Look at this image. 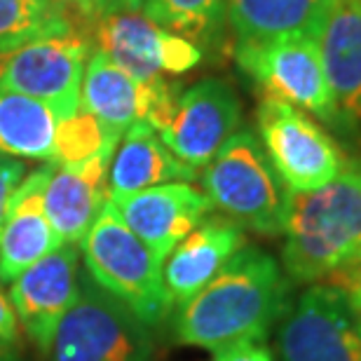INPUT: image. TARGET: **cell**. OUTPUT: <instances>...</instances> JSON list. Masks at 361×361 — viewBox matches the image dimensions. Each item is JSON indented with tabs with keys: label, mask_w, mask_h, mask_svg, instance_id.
I'll return each mask as SVG.
<instances>
[{
	"label": "cell",
	"mask_w": 361,
	"mask_h": 361,
	"mask_svg": "<svg viewBox=\"0 0 361 361\" xmlns=\"http://www.w3.org/2000/svg\"><path fill=\"white\" fill-rule=\"evenodd\" d=\"M291 302V279L268 251L244 247L176 314L178 343L209 352L265 341Z\"/></svg>",
	"instance_id": "cell-1"
},
{
	"label": "cell",
	"mask_w": 361,
	"mask_h": 361,
	"mask_svg": "<svg viewBox=\"0 0 361 361\" xmlns=\"http://www.w3.org/2000/svg\"><path fill=\"white\" fill-rule=\"evenodd\" d=\"M281 268L298 284H319L361 249V167H348L326 185L288 190Z\"/></svg>",
	"instance_id": "cell-2"
},
{
	"label": "cell",
	"mask_w": 361,
	"mask_h": 361,
	"mask_svg": "<svg viewBox=\"0 0 361 361\" xmlns=\"http://www.w3.org/2000/svg\"><path fill=\"white\" fill-rule=\"evenodd\" d=\"M202 169V192L226 219L263 237L284 233L288 188L274 171L258 134L237 129Z\"/></svg>",
	"instance_id": "cell-3"
},
{
	"label": "cell",
	"mask_w": 361,
	"mask_h": 361,
	"mask_svg": "<svg viewBox=\"0 0 361 361\" xmlns=\"http://www.w3.org/2000/svg\"><path fill=\"white\" fill-rule=\"evenodd\" d=\"M85 272L99 288L129 307L146 326H157L171 310L162 261L125 226L111 202L82 240Z\"/></svg>",
	"instance_id": "cell-4"
},
{
	"label": "cell",
	"mask_w": 361,
	"mask_h": 361,
	"mask_svg": "<svg viewBox=\"0 0 361 361\" xmlns=\"http://www.w3.org/2000/svg\"><path fill=\"white\" fill-rule=\"evenodd\" d=\"M47 355L49 361H153V343L146 324L82 272Z\"/></svg>",
	"instance_id": "cell-5"
},
{
	"label": "cell",
	"mask_w": 361,
	"mask_h": 361,
	"mask_svg": "<svg viewBox=\"0 0 361 361\" xmlns=\"http://www.w3.org/2000/svg\"><path fill=\"white\" fill-rule=\"evenodd\" d=\"M279 361H361V312L336 284H310L277 324Z\"/></svg>",
	"instance_id": "cell-6"
},
{
	"label": "cell",
	"mask_w": 361,
	"mask_h": 361,
	"mask_svg": "<svg viewBox=\"0 0 361 361\" xmlns=\"http://www.w3.org/2000/svg\"><path fill=\"white\" fill-rule=\"evenodd\" d=\"M256 125L265 155L291 192L326 185L348 167L326 129L286 101L265 97L256 111Z\"/></svg>",
	"instance_id": "cell-7"
},
{
	"label": "cell",
	"mask_w": 361,
	"mask_h": 361,
	"mask_svg": "<svg viewBox=\"0 0 361 361\" xmlns=\"http://www.w3.org/2000/svg\"><path fill=\"white\" fill-rule=\"evenodd\" d=\"M235 59L265 97L286 101L341 129L317 38L295 35L270 42H237Z\"/></svg>",
	"instance_id": "cell-8"
},
{
	"label": "cell",
	"mask_w": 361,
	"mask_h": 361,
	"mask_svg": "<svg viewBox=\"0 0 361 361\" xmlns=\"http://www.w3.org/2000/svg\"><path fill=\"white\" fill-rule=\"evenodd\" d=\"M90 42L82 33L49 35L0 52V90L38 99L68 118L80 108L85 63Z\"/></svg>",
	"instance_id": "cell-9"
},
{
	"label": "cell",
	"mask_w": 361,
	"mask_h": 361,
	"mask_svg": "<svg viewBox=\"0 0 361 361\" xmlns=\"http://www.w3.org/2000/svg\"><path fill=\"white\" fill-rule=\"evenodd\" d=\"M92 28L94 49L141 82L183 75L202 61V49L192 40L157 26L141 10L104 14Z\"/></svg>",
	"instance_id": "cell-10"
},
{
	"label": "cell",
	"mask_w": 361,
	"mask_h": 361,
	"mask_svg": "<svg viewBox=\"0 0 361 361\" xmlns=\"http://www.w3.org/2000/svg\"><path fill=\"white\" fill-rule=\"evenodd\" d=\"M242 104L226 80L207 78L180 92L155 132L188 167L202 169L240 129Z\"/></svg>",
	"instance_id": "cell-11"
},
{
	"label": "cell",
	"mask_w": 361,
	"mask_h": 361,
	"mask_svg": "<svg viewBox=\"0 0 361 361\" xmlns=\"http://www.w3.org/2000/svg\"><path fill=\"white\" fill-rule=\"evenodd\" d=\"M178 94V87L167 78L141 82L108 59L104 52L94 49L85 63L80 106L108 132L122 136L134 122L141 120L157 127L169 115Z\"/></svg>",
	"instance_id": "cell-12"
},
{
	"label": "cell",
	"mask_w": 361,
	"mask_h": 361,
	"mask_svg": "<svg viewBox=\"0 0 361 361\" xmlns=\"http://www.w3.org/2000/svg\"><path fill=\"white\" fill-rule=\"evenodd\" d=\"M78 288H80L78 244H61L10 284L7 298L12 302L17 322L42 352H49L54 331L75 302Z\"/></svg>",
	"instance_id": "cell-13"
},
{
	"label": "cell",
	"mask_w": 361,
	"mask_h": 361,
	"mask_svg": "<svg viewBox=\"0 0 361 361\" xmlns=\"http://www.w3.org/2000/svg\"><path fill=\"white\" fill-rule=\"evenodd\" d=\"M108 202L125 226L148 249H153L162 263L171 249L214 209L207 195L185 180L153 185L132 195H115Z\"/></svg>",
	"instance_id": "cell-14"
},
{
	"label": "cell",
	"mask_w": 361,
	"mask_h": 361,
	"mask_svg": "<svg viewBox=\"0 0 361 361\" xmlns=\"http://www.w3.org/2000/svg\"><path fill=\"white\" fill-rule=\"evenodd\" d=\"M118 143H106L85 162L52 167L45 185V212L61 244H82L101 209L111 200L108 171Z\"/></svg>",
	"instance_id": "cell-15"
},
{
	"label": "cell",
	"mask_w": 361,
	"mask_h": 361,
	"mask_svg": "<svg viewBox=\"0 0 361 361\" xmlns=\"http://www.w3.org/2000/svg\"><path fill=\"white\" fill-rule=\"evenodd\" d=\"M52 167L31 171L19 183L0 228V281L12 284L21 272L61 247L45 212V185Z\"/></svg>",
	"instance_id": "cell-16"
},
{
	"label": "cell",
	"mask_w": 361,
	"mask_h": 361,
	"mask_svg": "<svg viewBox=\"0 0 361 361\" xmlns=\"http://www.w3.org/2000/svg\"><path fill=\"white\" fill-rule=\"evenodd\" d=\"M319 52L343 132L361 127V0H334Z\"/></svg>",
	"instance_id": "cell-17"
},
{
	"label": "cell",
	"mask_w": 361,
	"mask_h": 361,
	"mask_svg": "<svg viewBox=\"0 0 361 361\" xmlns=\"http://www.w3.org/2000/svg\"><path fill=\"white\" fill-rule=\"evenodd\" d=\"M244 230L226 216H212L180 240L162 265L171 302L183 305L244 247Z\"/></svg>",
	"instance_id": "cell-18"
},
{
	"label": "cell",
	"mask_w": 361,
	"mask_h": 361,
	"mask_svg": "<svg viewBox=\"0 0 361 361\" xmlns=\"http://www.w3.org/2000/svg\"><path fill=\"white\" fill-rule=\"evenodd\" d=\"M195 178H197V169L180 162L164 146L155 127L141 120L122 134L115 148L111 171H108V188H111V197H115V195H132L153 185L176 183V180L190 183Z\"/></svg>",
	"instance_id": "cell-19"
},
{
	"label": "cell",
	"mask_w": 361,
	"mask_h": 361,
	"mask_svg": "<svg viewBox=\"0 0 361 361\" xmlns=\"http://www.w3.org/2000/svg\"><path fill=\"white\" fill-rule=\"evenodd\" d=\"M334 0H228L226 19L237 42L319 38Z\"/></svg>",
	"instance_id": "cell-20"
},
{
	"label": "cell",
	"mask_w": 361,
	"mask_h": 361,
	"mask_svg": "<svg viewBox=\"0 0 361 361\" xmlns=\"http://www.w3.org/2000/svg\"><path fill=\"white\" fill-rule=\"evenodd\" d=\"M59 113L26 94L0 90V155L54 162Z\"/></svg>",
	"instance_id": "cell-21"
},
{
	"label": "cell",
	"mask_w": 361,
	"mask_h": 361,
	"mask_svg": "<svg viewBox=\"0 0 361 361\" xmlns=\"http://www.w3.org/2000/svg\"><path fill=\"white\" fill-rule=\"evenodd\" d=\"M71 31L66 17L49 0H0V52Z\"/></svg>",
	"instance_id": "cell-22"
},
{
	"label": "cell",
	"mask_w": 361,
	"mask_h": 361,
	"mask_svg": "<svg viewBox=\"0 0 361 361\" xmlns=\"http://www.w3.org/2000/svg\"><path fill=\"white\" fill-rule=\"evenodd\" d=\"M228 0H146L141 12L188 40H214L226 24Z\"/></svg>",
	"instance_id": "cell-23"
},
{
	"label": "cell",
	"mask_w": 361,
	"mask_h": 361,
	"mask_svg": "<svg viewBox=\"0 0 361 361\" xmlns=\"http://www.w3.org/2000/svg\"><path fill=\"white\" fill-rule=\"evenodd\" d=\"M122 136L108 132L101 122L80 106L73 115L59 120L56 127L54 164H78L97 155L106 143L120 141Z\"/></svg>",
	"instance_id": "cell-24"
},
{
	"label": "cell",
	"mask_w": 361,
	"mask_h": 361,
	"mask_svg": "<svg viewBox=\"0 0 361 361\" xmlns=\"http://www.w3.org/2000/svg\"><path fill=\"white\" fill-rule=\"evenodd\" d=\"M24 174H26L24 162L17 160V157L0 155V228L5 223L7 209H10L14 192H17L19 183L24 180Z\"/></svg>",
	"instance_id": "cell-25"
},
{
	"label": "cell",
	"mask_w": 361,
	"mask_h": 361,
	"mask_svg": "<svg viewBox=\"0 0 361 361\" xmlns=\"http://www.w3.org/2000/svg\"><path fill=\"white\" fill-rule=\"evenodd\" d=\"M326 281H331V284H336L338 288H341V291L355 302V307L361 312V249L343 265L341 270H336L334 274H331Z\"/></svg>",
	"instance_id": "cell-26"
},
{
	"label": "cell",
	"mask_w": 361,
	"mask_h": 361,
	"mask_svg": "<svg viewBox=\"0 0 361 361\" xmlns=\"http://www.w3.org/2000/svg\"><path fill=\"white\" fill-rule=\"evenodd\" d=\"M214 361H274L265 341H244L214 352Z\"/></svg>",
	"instance_id": "cell-27"
},
{
	"label": "cell",
	"mask_w": 361,
	"mask_h": 361,
	"mask_svg": "<svg viewBox=\"0 0 361 361\" xmlns=\"http://www.w3.org/2000/svg\"><path fill=\"white\" fill-rule=\"evenodd\" d=\"M85 3V17L90 24H94L99 17L111 12H127V10H141L146 0H82Z\"/></svg>",
	"instance_id": "cell-28"
},
{
	"label": "cell",
	"mask_w": 361,
	"mask_h": 361,
	"mask_svg": "<svg viewBox=\"0 0 361 361\" xmlns=\"http://www.w3.org/2000/svg\"><path fill=\"white\" fill-rule=\"evenodd\" d=\"M19 338V322L17 314L12 310V302L7 298V293L0 286V341L14 345Z\"/></svg>",
	"instance_id": "cell-29"
},
{
	"label": "cell",
	"mask_w": 361,
	"mask_h": 361,
	"mask_svg": "<svg viewBox=\"0 0 361 361\" xmlns=\"http://www.w3.org/2000/svg\"><path fill=\"white\" fill-rule=\"evenodd\" d=\"M49 3H52L56 10L66 17V21L71 24L73 31H78V26H80V24H90L87 17H85V3H82V0H49Z\"/></svg>",
	"instance_id": "cell-30"
},
{
	"label": "cell",
	"mask_w": 361,
	"mask_h": 361,
	"mask_svg": "<svg viewBox=\"0 0 361 361\" xmlns=\"http://www.w3.org/2000/svg\"><path fill=\"white\" fill-rule=\"evenodd\" d=\"M0 361H19L17 352H14V348H12L10 343L0 341Z\"/></svg>",
	"instance_id": "cell-31"
}]
</instances>
